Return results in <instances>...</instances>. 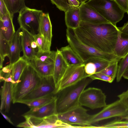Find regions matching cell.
I'll return each instance as SVG.
<instances>
[{
  "label": "cell",
  "instance_id": "4fadbf2b",
  "mask_svg": "<svg viewBox=\"0 0 128 128\" xmlns=\"http://www.w3.org/2000/svg\"><path fill=\"white\" fill-rule=\"evenodd\" d=\"M119 32L118 27L110 22L102 24V36L110 53L114 54V50L118 40Z\"/></svg>",
  "mask_w": 128,
  "mask_h": 128
},
{
  "label": "cell",
  "instance_id": "f6af8a7d",
  "mask_svg": "<svg viewBox=\"0 0 128 128\" xmlns=\"http://www.w3.org/2000/svg\"><path fill=\"white\" fill-rule=\"evenodd\" d=\"M0 112L1 114L3 116L4 118L7 121H8L11 124H14L12 122L10 118L8 117V116H6V115L4 114L0 110Z\"/></svg>",
  "mask_w": 128,
  "mask_h": 128
},
{
  "label": "cell",
  "instance_id": "83f0119b",
  "mask_svg": "<svg viewBox=\"0 0 128 128\" xmlns=\"http://www.w3.org/2000/svg\"><path fill=\"white\" fill-rule=\"evenodd\" d=\"M56 97V94H51L40 98L33 100L23 102L30 108L40 107L52 101Z\"/></svg>",
  "mask_w": 128,
  "mask_h": 128
},
{
  "label": "cell",
  "instance_id": "d6a6232c",
  "mask_svg": "<svg viewBox=\"0 0 128 128\" xmlns=\"http://www.w3.org/2000/svg\"><path fill=\"white\" fill-rule=\"evenodd\" d=\"M9 50V41L4 38L0 32V58L4 61L5 57L8 56Z\"/></svg>",
  "mask_w": 128,
  "mask_h": 128
},
{
  "label": "cell",
  "instance_id": "d590c367",
  "mask_svg": "<svg viewBox=\"0 0 128 128\" xmlns=\"http://www.w3.org/2000/svg\"><path fill=\"white\" fill-rule=\"evenodd\" d=\"M12 64L8 65L3 68L0 70V81H4L8 78L12 77Z\"/></svg>",
  "mask_w": 128,
  "mask_h": 128
},
{
  "label": "cell",
  "instance_id": "52a82bcc",
  "mask_svg": "<svg viewBox=\"0 0 128 128\" xmlns=\"http://www.w3.org/2000/svg\"><path fill=\"white\" fill-rule=\"evenodd\" d=\"M25 121L18 124V127L24 128H75V126L58 119L56 114L43 118L32 117L24 118Z\"/></svg>",
  "mask_w": 128,
  "mask_h": 128
},
{
  "label": "cell",
  "instance_id": "bcb514c9",
  "mask_svg": "<svg viewBox=\"0 0 128 128\" xmlns=\"http://www.w3.org/2000/svg\"><path fill=\"white\" fill-rule=\"evenodd\" d=\"M122 77L128 80V70L124 74Z\"/></svg>",
  "mask_w": 128,
  "mask_h": 128
},
{
  "label": "cell",
  "instance_id": "f546056e",
  "mask_svg": "<svg viewBox=\"0 0 128 128\" xmlns=\"http://www.w3.org/2000/svg\"><path fill=\"white\" fill-rule=\"evenodd\" d=\"M33 36L37 44L38 49V52H43L50 50L51 44L42 35L39 33Z\"/></svg>",
  "mask_w": 128,
  "mask_h": 128
},
{
  "label": "cell",
  "instance_id": "c3c4849f",
  "mask_svg": "<svg viewBox=\"0 0 128 128\" xmlns=\"http://www.w3.org/2000/svg\"><path fill=\"white\" fill-rule=\"evenodd\" d=\"M80 3V4L86 2L89 0H78Z\"/></svg>",
  "mask_w": 128,
  "mask_h": 128
},
{
  "label": "cell",
  "instance_id": "ee69618b",
  "mask_svg": "<svg viewBox=\"0 0 128 128\" xmlns=\"http://www.w3.org/2000/svg\"><path fill=\"white\" fill-rule=\"evenodd\" d=\"M70 6L78 7L80 3L78 0H68Z\"/></svg>",
  "mask_w": 128,
  "mask_h": 128
},
{
  "label": "cell",
  "instance_id": "7c38bea8",
  "mask_svg": "<svg viewBox=\"0 0 128 128\" xmlns=\"http://www.w3.org/2000/svg\"><path fill=\"white\" fill-rule=\"evenodd\" d=\"M87 77L85 71V64L68 66L60 80L56 94L60 91L74 84Z\"/></svg>",
  "mask_w": 128,
  "mask_h": 128
},
{
  "label": "cell",
  "instance_id": "44dd1931",
  "mask_svg": "<svg viewBox=\"0 0 128 128\" xmlns=\"http://www.w3.org/2000/svg\"><path fill=\"white\" fill-rule=\"evenodd\" d=\"M65 14L67 28L75 29L79 27L81 20L79 7L70 6Z\"/></svg>",
  "mask_w": 128,
  "mask_h": 128
},
{
  "label": "cell",
  "instance_id": "4316f807",
  "mask_svg": "<svg viewBox=\"0 0 128 128\" xmlns=\"http://www.w3.org/2000/svg\"><path fill=\"white\" fill-rule=\"evenodd\" d=\"M7 8L12 16L18 12L26 6L24 0H4Z\"/></svg>",
  "mask_w": 128,
  "mask_h": 128
},
{
  "label": "cell",
  "instance_id": "681fc988",
  "mask_svg": "<svg viewBox=\"0 0 128 128\" xmlns=\"http://www.w3.org/2000/svg\"><path fill=\"white\" fill-rule=\"evenodd\" d=\"M127 14H128V12H127Z\"/></svg>",
  "mask_w": 128,
  "mask_h": 128
},
{
  "label": "cell",
  "instance_id": "7dc6e473",
  "mask_svg": "<svg viewBox=\"0 0 128 128\" xmlns=\"http://www.w3.org/2000/svg\"><path fill=\"white\" fill-rule=\"evenodd\" d=\"M120 118L122 120H124L128 121V113L126 115L120 117Z\"/></svg>",
  "mask_w": 128,
  "mask_h": 128
},
{
  "label": "cell",
  "instance_id": "cb8c5ba5",
  "mask_svg": "<svg viewBox=\"0 0 128 128\" xmlns=\"http://www.w3.org/2000/svg\"><path fill=\"white\" fill-rule=\"evenodd\" d=\"M114 53L121 59L128 54V35L122 33L119 30Z\"/></svg>",
  "mask_w": 128,
  "mask_h": 128
},
{
  "label": "cell",
  "instance_id": "8fae6325",
  "mask_svg": "<svg viewBox=\"0 0 128 128\" xmlns=\"http://www.w3.org/2000/svg\"><path fill=\"white\" fill-rule=\"evenodd\" d=\"M128 113V110L119 100L106 105L97 113L91 115L90 122L91 125L102 120L116 117H122Z\"/></svg>",
  "mask_w": 128,
  "mask_h": 128
},
{
  "label": "cell",
  "instance_id": "1f68e13d",
  "mask_svg": "<svg viewBox=\"0 0 128 128\" xmlns=\"http://www.w3.org/2000/svg\"><path fill=\"white\" fill-rule=\"evenodd\" d=\"M128 70V54L119 61L118 72L116 77L117 82H119L124 74Z\"/></svg>",
  "mask_w": 128,
  "mask_h": 128
},
{
  "label": "cell",
  "instance_id": "ffe728a7",
  "mask_svg": "<svg viewBox=\"0 0 128 128\" xmlns=\"http://www.w3.org/2000/svg\"><path fill=\"white\" fill-rule=\"evenodd\" d=\"M13 17L10 14L0 17V32L4 38L9 41L16 32L13 22Z\"/></svg>",
  "mask_w": 128,
  "mask_h": 128
},
{
  "label": "cell",
  "instance_id": "8992f818",
  "mask_svg": "<svg viewBox=\"0 0 128 128\" xmlns=\"http://www.w3.org/2000/svg\"><path fill=\"white\" fill-rule=\"evenodd\" d=\"M42 10L26 6L19 12L18 20L21 29L33 36L39 33L40 17Z\"/></svg>",
  "mask_w": 128,
  "mask_h": 128
},
{
  "label": "cell",
  "instance_id": "d4e9b609",
  "mask_svg": "<svg viewBox=\"0 0 128 128\" xmlns=\"http://www.w3.org/2000/svg\"><path fill=\"white\" fill-rule=\"evenodd\" d=\"M28 62L30 64L41 76L53 75L54 64L45 63L34 58Z\"/></svg>",
  "mask_w": 128,
  "mask_h": 128
},
{
  "label": "cell",
  "instance_id": "60d3db41",
  "mask_svg": "<svg viewBox=\"0 0 128 128\" xmlns=\"http://www.w3.org/2000/svg\"><path fill=\"white\" fill-rule=\"evenodd\" d=\"M9 14L4 0H0V17Z\"/></svg>",
  "mask_w": 128,
  "mask_h": 128
},
{
  "label": "cell",
  "instance_id": "8d00e7d4",
  "mask_svg": "<svg viewBox=\"0 0 128 128\" xmlns=\"http://www.w3.org/2000/svg\"><path fill=\"white\" fill-rule=\"evenodd\" d=\"M60 10L65 12L70 7L68 0H50Z\"/></svg>",
  "mask_w": 128,
  "mask_h": 128
},
{
  "label": "cell",
  "instance_id": "e575fe53",
  "mask_svg": "<svg viewBox=\"0 0 128 128\" xmlns=\"http://www.w3.org/2000/svg\"><path fill=\"white\" fill-rule=\"evenodd\" d=\"M119 62H114L100 72L111 77L114 80L116 77Z\"/></svg>",
  "mask_w": 128,
  "mask_h": 128
},
{
  "label": "cell",
  "instance_id": "5bb4252c",
  "mask_svg": "<svg viewBox=\"0 0 128 128\" xmlns=\"http://www.w3.org/2000/svg\"><path fill=\"white\" fill-rule=\"evenodd\" d=\"M56 97L50 102L40 106L30 108L22 115L24 118L32 117L41 118L57 114Z\"/></svg>",
  "mask_w": 128,
  "mask_h": 128
},
{
  "label": "cell",
  "instance_id": "2e32d148",
  "mask_svg": "<svg viewBox=\"0 0 128 128\" xmlns=\"http://www.w3.org/2000/svg\"><path fill=\"white\" fill-rule=\"evenodd\" d=\"M21 29L17 30L9 41L10 50L8 58L10 64H13L20 58V54L22 50L21 37Z\"/></svg>",
  "mask_w": 128,
  "mask_h": 128
},
{
  "label": "cell",
  "instance_id": "e0dca14e",
  "mask_svg": "<svg viewBox=\"0 0 128 128\" xmlns=\"http://www.w3.org/2000/svg\"><path fill=\"white\" fill-rule=\"evenodd\" d=\"M68 66L60 50L57 49L56 51L52 75L56 88L60 80Z\"/></svg>",
  "mask_w": 128,
  "mask_h": 128
},
{
  "label": "cell",
  "instance_id": "ac0fdd59",
  "mask_svg": "<svg viewBox=\"0 0 128 128\" xmlns=\"http://www.w3.org/2000/svg\"><path fill=\"white\" fill-rule=\"evenodd\" d=\"M21 29L22 43L23 54L22 56L29 61L35 58L37 53L32 46V42L34 36L26 30Z\"/></svg>",
  "mask_w": 128,
  "mask_h": 128
},
{
  "label": "cell",
  "instance_id": "74e56055",
  "mask_svg": "<svg viewBox=\"0 0 128 128\" xmlns=\"http://www.w3.org/2000/svg\"><path fill=\"white\" fill-rule=\"evenodd\" d=\"M88 77L91 78L92 80H99L110 83H112L114 80L111 77L100 72H96Z\"/></svg>",
  "mask_w": 128,
  "mask_h": 128
},
{
  "label": "cell",
  "instance_id": "d6986e66",
  "mask_svg": "<svg viewBox=\"0 0 128 128\" xmlns=\"http://www.w3.org/2000/svg\"><path fill=\"white\" fill-rule=\"evenodd\" d=\"M13 88L14 85L12 82L4 81L0 90V111H2L4 110L6 112H9L11 103L12 101Z\"/></svg>",
  "mask_w": 128,
  "mask_h": 128
},
{
  "label": "cell",
  "instance_id": "4dcf8cb0",
  "mask_svg": "<svg viewBox=\"0 0 128 128\" xmlns=\"http://www.w3.org/2000/svg\"><path fill=\"white\" fill-rule=\"evenodd\" d=\"M91 62L94 64L96 68V72H100L114 62L98 57H92L85 62Z\"/></svg>",
  "mask_w": 128,
  "mask_h": 128
},
{
  "label": "cell",
  "instance_id": "484cf974",
  "mask_svg": "<svg viewBox=\"0 0 128 128\" xmlns=\"http://www.w3.org/2000/svg\"><path fill=\"white\" fill-rule=\"evenodd\" d=\"M29 64V62L22 56L12 64V78L14 87L18 82L24 70Z\"/></svg>",
  "mask_w": 128,
  "mask_h": 128
},
{
  "label": "cell",
  "instance_id": "5b68a950",
  "mask_svg": "<svg viewBox=\"0 0 128 128\" xmlns=\"http://www.w3.org/2000/svg\"><path fill=\"white\" fill-rule=\"evenodd\" d=\"M86 3L115 26L125 13L115 0H89Z\"/></svg>",
  "mask_w": 128,
  "mask_h": 128
},
{
  "label": "cell",
  "instance_id": "9c48e42d",
  "mask_svg": "<svg viewBox=\"0 0 128 128\" xmlns=\"http://www.w3.org/2000/svg\"><path fill=\"white\" fill-rule=\"evenodd\" d=\"M106 96L100 89L90 87L84 89L79 99L80 105L95 109L104 108L107 104Z\"/></svg>",
  "mask_w": 128,
  "mask_h": 128
},
{
  "label": "cell",
  "instance_id": "7402d4cb",
  "mask_svg": "<svg viewBox=\"0 0 128 128\" xmlns=\"http://www.w3.org/2000/svg\"><path fill=\"white\" fill-rule=\"evenodd\" d=\"M39 33L51 44L52 37V26L48 13L43 12L40 23Z\"/></svg>",
  "mask_w": 128,
  "mask_h": 128
},
{
  "label": "cell",
  "instance_id": "277c9868",
  "mask_svg": "<svg viewBox=\"0 0 128 128\" xmlns=\"http://www.w3.org/2000/svg\"><path fill=\"white\" fill-rule=\"evenodd\" d=\"M42 77L30 64L26 68L18 83L14 87L12 102L18 103L40 84Z\"/></svg>",
  "mask_w": 128,
  "mask_h": 128
},
{
  "label": "cell",
  "instance_id": "30bf717a",
  "mask_svg": "<svg viewBox=\"0 0 128 128\" xmlns=\"http://www.w3.org/2000/svg\"><path fill=\"white\" fill-rule=\"evenodd\" d=\"M57 88L52 76L42 77L40 83L18 103L33 100L46 96L56 94Z\"/></svg>",
  "mask_w": 128,
  "mask_h": 128
},
{
  "label": "cell",
  "instance_id": "b9f144b4",
  "mask_svg": "<svg viewBox=\"0 0 128 128\" xmlns=\"http://www.w3.org/2000/svg\"><path fill=\"white\" fill-rule=\"evenodd\" d=\"M125 12L128 10V0H115Z\"/></svg>",
  "mask_w": 128,
  "mask_h": 128
},
{
  "label": "cell",
  "instance_id": "ab89813d",
  "mask_svg": "<svg viewBox=\"0 0 128 128\" xmlns=\"http://www.w3.org/2000/svg\"><path fill=\"white\" fill-rule=\"evenodd\" d=\"M118 97L121 102L128 110V89L126 91L118 95Z\"/></svg>",
  "mask_w": 128,
  "mask_h": 128
},
{
  "label": "cell",
  "instance_id": "6da1fadb",
  "mask_svg": "<svg viewBox=\"0 0 128 128\" xmlns=\"http://www.w3.org/2000/svg\"><path fill=\"white\" fill-rule=\"evenodd\" d=\"M92 80L89 77H86L59 91L56 94L57 114L66 112L80 105L79 99L81 93Z\"/></svg>",
  "mask_w": 128,
  "mask_h": 128
},
{
  "label": "cell",
  "instance_id": "603a6c76",
  "mask_svg": "<svg viewBox=\"0 0 128 128\" xmlns=\"http://www.w3.org/2000/svg\"><path fill=\"white\" fill-rule=\"evenodd\" d=\"M62 56L68 66L84 64V62L68 45L60 50Z\"/></svg>",
  "mask_w": 128,
  "mask_h": 128
},
{
  "label": "cell",
  "instance_id": "7a4b0ae2",
  "mask_svg": "<svg viewBox=\"0 0 128 128\" xmlns=\"http://www.w3.org/2000/svg\"><path fill=\"white\" fill-rule=\"evenodd\" d=\"M103 24L81 21L79 27L74 30L78 38L84 44L100 52L110 53L102 36Z\"/></svg>",
  "mask_w": 128,
  "mask_h": 128
},
{
  "label": "cell",
  "instance_id": "ba28073f",
  "mask_svg": "<svg viewBox=\"0 0 128 128\" xmlns=\"http://www.w3.org/2000/svg\"><path fill=\"white\" fill-rule=\"evenodd\" d=\"M88 110L79 105L70 110L57 114V118L72 125L89 128L92 126L90 122V115L88 113Z\"/></svg>",
  "mask_w": 128,
  "mask_h": 128
},
{
  "label": "cell",
  "instance_id": "f35d334b",
  "mask_svg": "<svg viewBox=\"0 0 128 128\" xmlns=\"http://www.w3.org/2000/svg\"><path fill=\"white\" fill-rule=\"evenodd\" d=\"M85 72L87 77L96 72V69L94 64L92 62H86L84 63Z\"/></svg>",
  "mask_w": 128,
  "mask_h": 128
},
{
  "label": "cell",
  "instance_id": "9a60e30c",
  "mask_svg": "<svg viewBox=\"0 0 128 128\" xmlns=\"http://www.w3.org/2000/svg\"><path fill=\"white\" fill-rule=\"evenodd\" d=\"M78 7L81 21L96 24L110 22L86 2L80 4Z\"/></svg>",
  "mask_w": 128,
  "mask_h": 128
},
{
  "label": "cell",
  "instance_id": "3957f363",
  "mask_svg": "<svg viewBox=\"0 0 128 128\" xmlns=\"http://www.w3.org/2000/svg\"><path fill=\"white\" fill-rule=\"evenodd\" d=\"M66 36L68 45L84 63L94 57H100L112 62H119L121 59L114 54L101 52L84 44L78 38L74 29L67 28Z\"/></svg>",
  "mask_w": 128,
  "mask_h": 128
},
{
  "label": "cell",
  "instance_id": "7bdbcfd3",
  "mask_svg": "<svg viewBox=\"0 0 128 128\" xmlns=\"http://www.w3.org/2000/svg\"><path fill=\"white\" fill-rule=\"evenodd\" d=\"M118 28L122 33L128 35V21L125 23L123 26Z\"/></svg>",
  "mask_w": 128,
  "mask_h": 128
},
{
  "label": "cell",
  "instance_id": "f1b7e54d",
  "mask_svg": "<svg viewBox=\"0 0 128 128\" xmlns=\"http://www.w3.org/2000/svg\"><path fill=\"white\" fill-rule=\"evenodd\" d=\"M56 51L49 50L43 52H37L34 58L43 63L54 64Z\"/></svg>",
  "mask_w": 128,
  "mask_h": 128
},
{
  "label": "cell",
  "instance_id": "836d02e7",
  "mask_svg": "<svg viewBox=\"0 0 128 128\" xmlns=\"http://www.w3.org/2000/svg\"><path fill=\"white\" fill-rule=\"evenodd\" d=\"M93 128H128V121L114 120L101 125L93 126Z\"/></svg>",
  "mask_w": 128,
  "mask_h": 128
}]
</instances>
